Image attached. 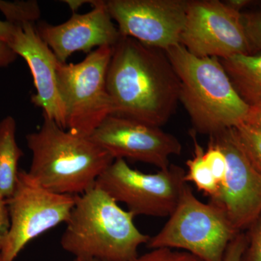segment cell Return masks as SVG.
Here are the masks:
<instances>
[{
  "label": "cell",
  "instance_id": "1",
  "mask_svg": "<svg viewBox=\"0 0 261 261\" xmlns=\"http://www.w3.org/2000/svg\"><path fill=\"white\" fill-rule=\"evenodd\" d=\"M113 114L161 127L179 102L180 82L163 49L121 37L113 46L107 73Z\"/></svg>",
  "mask_w": 261,
  "mask_h": 261
},
{
  "label": "cell",
  "instance_id": "2",
  "mask_svg": "<svg viewBox=\"0 0 261 261\" xmlns=\"http://www.w3.org/2000/svg\"><path fill=\"white\" fill-rule=\"evenodd\" d=\"M25 140L32 154L29 174L44 188L61 195L89 191L114 161L90 136L65 130L44 116L40 128Z\"/></svg>",
  "mask_w": 261,
  "mask_h": 261
},
{
  "label": "cell",
  "instance_id": "3",
  "mask_svg": "<svg viewBox=\"0 0 261 261\" xmlns=\"http://www.w3.org/2000/svg\"><path fill=\"white\" fill-rule=\"evenodd\" d=\"M135 216L94 187L75 196V205L62 235V248L78 258L135 261L138 249L150 237L140 231Z\"/></svg>",
  "mask_w": 261,
  "mask_h": 261
},
{
  "label": "cell",
  "instance_id": "4",
  "mask_svg": "<svg viewBox=\"0 0 261 261\" xmlns=\"http://www.w3.org/2000/svg\"><path fill=\"white\" fill-rule=\"evenodd\" d=\"M166 51L179 79V102L196 134L210 136L244 123L250 106L237 92L219 58L194 56L180 44Z\"/></svg>",
  "mask_w": 261,
  "mask_h": 261
},
{
  "label": "cell",
  "instance_id": "5",
  "mask_svg": "<svg viewBox=\"0 0 261 261\" xmlns=\"http://www.w3.org/2000/svg\"><path fill=\"white\" fill-rule=\"evenodd\" d=\"M162 229L147 243L149 248L190 252L203 261H223L226 249L239 231L222 209L204 203L186 184L176 208Z\"/></svg>",
  "mask_w": 261,
  "mask_h": 261
},
{
  "label": "cell",
  "instance_id": "6",
  "mask_svg": "<svg viewBox=\"0 0 261 261\" xmlns=\"http://www.w3.org/2000/svg\"><path fill=\"white\" fill-rule=\"evenodd\" d=\"M113 46L94 49L76 64L58 62V87L64 103L67 129L91 136L113 114L107 90V73Z\"/></svg>",
  "mask_w": 261,
  "mask_h": 261
},
{
  "label": "cell",
  "instance_id": "7",
  "mask_svg": "<svg viewBox=\"0 0 261 261\" xmlns=\"http://www.w3.org/2000/svg\"><path fill=\"white\" fill-rule=\"evenodd\" d=\"M75 202V196L49 191L28 171H19L14 191L7 199L10 226L1 248V261H15L33 240L65 224Z\"/></svg>",
  "mask_w": 261,
  "mask_h": 261
},
{
  "label": "cell",
  "instance_id": "8",
  "mask_svg": "<svg viewBox=\"0 0 261 261\" xmlns=\"http://www.w3.org/2000/svg\"><path fill=\"white\" fill-rule=\"evenodd\" d=\"M186 171L170 165L155 173L133 169L126 160L116 159L102 173L95 187L128 207L135 216H170L177 205L187 182Z\"/></svg>",
  "mask_w": 261,
  "mask_h": 261
},
{
  "label": "cell",
  "instance_id": "9",
  "mask_svg": "<svg viewBox=\"0 0 261 261\" xmlns=\"http://www.w3.org/2000/svg\"><path fill=\"white\" fill-rule=\"evenodd\" d=\"M179 44L200 58L254 53L242 13L219 0H188Z\"/></svg>",
  "mask_w": 261,
  "mask_h": 261
},
{
  "label": "cell",
  "instance_id": "10",
  "mask_svg": "<svg viewBox=\"0 0 261 261\" xmlns=\"http://www.w3.org/2000/svg\"><path fill=\"white\" fill-rule=\"evenodd\" d=\"M121 37L166 51L179 44L188 0H108Z\"/></svg>",
  "mask_w": 261,
  "mask_h": 261
},
{
  "label": "cell",
  "instance_id": "11",
  "mask_svg": "<svg viewBox=\"0 0 261 261\" xmlns=\"http://www.w3.org/2000/svg\"><path fill=\"white\" fill-rule=\"evenodd\" d=\"M224 151L227 171L209 202L222 209L237 231L249 227L261 212V174L250 162L233 128L209 136Z\"/></svg>",
  "mask_w": 261,
  "mask_h": 261
},
{
  "label": "cell",
  "instance_id": "12",
  "mask_svg": "<svg viewBox=\"0 0 261 261\" xmlns=\"http://www.w3.org/2000/svg\"><path fill=\"white\" fill-rule=\"evenodd\" d=\"M90 137L114 160L148 163L160 170L169 167L170 158L182 151L179 140L161 127L116 115L107 117Z\"/></svg>",
  "mask_w": 261,
  "mask_h": 261
},
{
  "label": "cell",
  "instance_id": "13",
  "mask_svg": "<svg viewBox=\"0 0 261 261\" xmlns=\"http://www.w3.org/2000/svg\"><path fill=\"white\" fill-rule=\"evenodd\" d=\"M93 9L84 14L74 13L67 21L51 25L39 21V36L61 63L76 51L89 53L94 48L114 46L121 36L108 12L106 1L91 0Z\"/></svg>",
  "mask_w": 261,
  "mask_h": 261
},
{
  "label": "cell",
  "instance_id": "14",
  "mask_svg": "<svg viewBox=\"0 0 261 261\" xmlns=\"http://www.w3.org/2000/svg\"><path fill=\"white\" fill-rule=\"evenodd\" d=\"M8 44L29 65L37 90L32 97L33 104L42 110L43 116L67 129L66 111L57 80L59 61L39 36L37 24L25 22L15 25L13 39Z\"/></svg>",
  "mask_w": 261,
  "mask_h": 261
},
{
  "label": "cell",
  "instance_id": "15",
  "mask_svg": "<svg viewBox=\"0 0 261 261\" xmlns=\"http://www.w3.org/2000/svg\"><path fill=\"white\" fill-rule=\"evenodd\" d=\"M219 60L243 100L249 106L261 102V53Z\"/></svg>",
  "mask_w": 261,
  "mask_h": 261
},
{
  "label": "cell",
  "instance_id": "16",
  "mask_svg": "<svg viewBox=\"0 0 261 261\" xmlns=\"http://www.w3.org/2000/svg\"><path fill=\"white\" fill-rule=\"evenodd\" d=\"M23 156L16 141V122L12 116L0 121V195L8 199L14 191Z\"/></svg>",
  "mask_w": 261,
  "mask_h": 261
},
{
  "label": "cell",
  "instance_id": "17",
  "mask_svg": "<svg viewBox=\"0 0 261 261\" xmlns=\"http://www.w3.org/2000/svg\"><path fill=\"white\" fill-rule=\"evenodd\" d=\"M191 137L195 147V154L192 159L187 161V172L185 180L187 183H193L199 191L212 200L217 195L219 185L206 163L204 158L205 150L197 142L195 132L191 133Z\"/></svg>",
  "mask_w": 261,
  "mask_h": 261
},
{
  "label": "cell",
  "instance_id": "18",
  "mask_svg": "<svg viewBox=\"0 0 261 261\" xmlns=\"http://www.w3.org/2000/svg\"><path fill=\"white\" fill-rule=\"evenodd\" d=\"M0 11L5 15L7 21L13 24L39 21L41 11L36 1L6 2L0 0Z\"/></svg>",
  "mask_w": 261,
  "mask_h": 261
},
{
  "label": "cell",
  "instance_id": "19",
  "mask_svg": "<svg viewBox=\"0 0 261 261\" xmlns=\"http://www.w3.org/2000/svg\"><path fill=\"white\" fill-rule=\"evenodd\" d=\"M233 130L250 162L261 174V132L245 123Z\"/></svg>",
  "mask_w": 261,
  "mask_h": 261
},
{
  "label": "cell",
  "instance_id": "20",
  "mask_svg": "<svg viewBox=\"0 0 261 261\" xmlns=\"http://www.w3.org/2000/svg\"><path fill=\"white\" fill-rule=\"evenodd\" d=\"M204 158L219 188L224 181L227 171L226 154L217 144L209 139L207 148L204 152Z\"/></svg>",
  "mask_w": 261,
  "mask_h": 261
},
{
  "label": "cell",
  "instance_id": "21",
  "mask_svg": "<svg viewBox=\"0 0 261 261\" xmlns=\"http://www.w3.org/2000/svg\"><path fill=\"white\" fill-rule=\"evenodd\" d=\"M135 261H203L190 252L170 248L152 249Z\"/></svg>",
  "mask_w": 261,
  "mask_h": 261
},
{
  "label": "cell",
  "instance_id": "22",
  "mask_svg": "<svg viewBox=\"0 0 261 261\" xmlns=\"http://www.w3.org/2000/svg\"><path fill=\"white\" fill-rule=\"evenodd\" d=\"M243 21L249 42L254 53L261 51V10L242 13Z\"/></svg>",
  "mask_w": 261,
  "mask_h": 261
},
{
  "label": "cell",
  "instance_id": "23",
  "mask_svg": "<svg viewBox=\"0 0 261 261\" xmlns=\"http://www.w3.org/2000/svg\"><path fill=\"white\" fill-rule=\"evenodd\" d=\"M249 227L246 261H261V212Z\"/></svg>",
  "mask_w": 261,
  "mask_h": 261
},
{
  "label": "cell",
  "instance_id": "24",
  "mask_svg": "<svg viewBox=\"0 0 261 261\" xmlns=\"http://www.w3.org/2000/svg\"><path fill=\"white\" fill-rule=\"evenodd\" d=\"M247 245V236L239 233L228 245L223 261H243Z\"/></svg>",
  "mask_w": 261,
  "mask_h": 261
},
{
  "label": "cell",
  "instance_id": "25",
  "mask_svg": "<svg viewBox=\"0 0 261 261\" xmlns=\"http://www.w3.org/2000/svg\"><path fill=\"white\" fill-rule=\"evenodd\" d=\"M10 226L9 211L7 199L0 195V250L9 231Z\"/></svg>",
  "mask_w": 261,
  "mask_h": 261
},
{
  "label": "cell",
  "instance_id": "26",
  "mask_svg": "<svg viewBox=\"0 0 261 261\" xmlns=\"http://www.w3.org/2000/svg\"><path fill=\"white\" fill-rule=\"evenodd\" d=\"M244 123L261 132V102L250 106Z\"/></svg>",
  "mask_w": 261,
  "mask_h": 261
},
{
  "label": "cell",
  "instance_id": "27",
  "mask_svg": "<svg viewBox=\"0 0 261 261\" xmlns=\"http://www.w3.org/2000/svg\"><path fill=\"white\" fill-rule=\"evenodd\" d=\"M18 55L13 50L8 43L0 41V68L9 66L15 61Z\"/></svg>",
  "mask_w": 261,
  "mask_h": 261
},
{
  "label": "cell",
  "instance_id": "28",
  "mask_svg": "<svg viewBox=\"0 0 261 261\" xmlns=\"http://www.w3.org/2000/svg\"><path fill=\"white\" fill-rule=\"evenodd\" d=\"M15 25L7 20H0V41L9 44L13 39Z\"/></svg>",
  "mask_w": 261,
  "mask_h": 261
},
{
  "label": "cell",
  "instance_id": "29",
  "mask_svg": "<svg viewBox=\"0 0 261 261\" xmlns=\"http://www.w3.org/2000/svg\"><path fill=\"white\" fill-rule=\"evenodd\" d=\"M224 3L230 8L241 13L242 10L254 4L255 2L252 1V0H227V1H225Z\"/></svg>",
  "mask_w": 261,
  "mask_h": 261
},
{
  "label": "cell",
  "instance_id": "30",
  "mask_svg": "<svg viewBox=\"0 0 261 261\" xmlns=\"http://www.w3.org/2000/svg\"><path fill=\"white\" fill-rule=\"evenodd\" d=\"M65 4H67L69 6L70 9L73 11V13H75L77 10L82 6L84 4H90L91 1H82V0H66L64 1Z\"/></svg>",
  "mask_w": 261,
  "mask_h": 261
},
{
  "label": "cell",
  "instance_id": "31",
  "mask_svg": "<svg viewBox=\"0 0 261 261\" xmlns=\"http://www.w3.org/2000/svg\"><path fill=\"white\" fill-rule=\"evenodd\" d=\"M73 261H97L95 260H89V259H84V258H78V257H74Z\"/></svg>",
  "mask_w": 261,
  "mask_h": 261
},
{
  "label": "cell",
  "instance_id": "32",
  "mask_svg": "<svg viewBox=\"0 0 261 261\" xmlns=\"http://www.w3.org/2000/svg\"><path fill=\"white\" fill-rule=\"evenodd\" d=\"M0 261H1V250H0Z\"/></svg>",
  "mask_w": 261,
  "mask_h": 261
}]
</instances>
